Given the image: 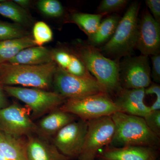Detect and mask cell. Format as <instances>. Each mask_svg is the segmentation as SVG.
<instances>
[{"instance_id":"obj_21","label":"cell","mask_w":160,"mask_h":160,"mask_svg":"<svg viewBox=\"0 0 160 160\" xmlns=\"http://www.w3.org/2000/svg\"><path fill=\"white\" fill-rule=\"evenodd\" d=\"M106 14L75 12L71 14L69 20L71 22L76 24L89 37L97 31L102 22V18Z\"/></svg>"},{"instance_id":"obj_33","label":"cell","mask_w":160,"mask_h":160,"mask_svg":"<svg viewBox=\"0 0 160 160\" xmlns=\"http://www.w3.org/2000/svg\"><path fill=\"white\" fill-rule=\"evenodd\" d=\"M13 2L23 9L29 6L31 2L29 0H14Z\"/></svg>"},{"instance_id":"obj_2","label":"cell","mask_w":160,"mask_h":160,"mask_svg":"<svg viewBox=\"0 0 160 160\" xmlns=\"http://www.w3.org/2000/svg\"><path fill=\"white\" fill-rule=\"evenodd\" d=\"M57 65L54 62L39 65H0V86H21L48 90Z\"/></svg>"},{"instance_id":"obj_9","label":"cell","mask_w":160,"mask_h":160,"mask_svg":"<svg viewBox=\"0 0 160 160\" xmlns=\"http://www.w3.org/2000/svg\"><path fill=\"white\" fill-rule=\"evenodd\" d=\"M88 124V121L75 120L55 134L52 142L60 152L70 159L78 158L84 145Z\"/></svg>"},{"instance_id":"obj_34","label":"cell","mask_w":160,"mask_h":160,"mask_svg":"<svg viewBox=\"0 0 160 160\" xmlns=\"http://www.w3.org/2000/svg\"><path fill=\"white\" fill-rule=\"evenodd\" d=\"M3 0H0V2H3Z\"/></svg>"},{"instance_id":"obj_22","label":"cell","mask_w":160,"mask_h":160,"mask_svg":"<svg viewBox=\"0 0 160 160\" xmlns=\"http://www.w3.org/2000/svg\"><path fill=\"white\" fill-rule=\"evenodd\" d=\"M0 15L20 25L27 24L29 21L26 10L14 2L3 1L0 2Z\"/></svg>"},{"instance_id":"obj_26","label":"cell","mask_w":160,"mask_h":160,"mask_svg":"<svg viewBox=\"0 0 160 160\" xmlns=\"http://www.w3.org/2000/svg\"><path fill=\"white\" fill-rule=\"evenodd\" d=\"M127 0H103L98 8L99 13H107L119 11L127 5Z\"/></svg>"},{"instance_id":"obj_6","label":"cell","mask_w":160,"mask_h":160,"mask_svg":"<svg viewBox=\"0 0 160 160\" xmlns=\"http://www.w3.org/2000/svg\"><path fill=\"white\" fill-rule=\"evenodd\" d=\"M2 87L6 93L28 106L31 112L32 118L40 117L59 109L66 100L55 91L21 86Z\"/></svg>"},{"instance_id":"obj_24","label":"cell","mask_w":160,"mask_h":160,"mask_svg":"<svg viewBox=\"0 0 160 160\" xmlns=\"http://www.w3.org/2000/svg\"><path fill=\"white\" fill-rule=\"evenodd\" d=\"M53 33L49 26L45 22H38L32 29V38L37 46H42L52 40Z\"/></svg>"},{"instance_id":"obj_20","label":"cell","mask_w":160,"mask_h":160,"mask_svg":"<svg viewBox=\"0 0 160 160\" xmlns=\"http://www.w3.org/2000/svg\"><path fill=\"white\" fill-rule=\"evenodd\" d=\"M121 19L118 15L113 14L103 20L96 32L89 37V44L96 47L107 43L114 34Z\"/></svg>"},{"instance_id":"obj_14","label":"cell","mask_w":160,"mask_h":160,"mask_svg":"<svg viewBox=\"0 0 160 160\" xmlns=\"http://www.w3.org/2000/svg\"><path fill=\"white\" fill-rule=\"evenodd\" d=\"M114 101L122 112L145 118L151 112L150 107L144 103L145 89H122Z\"/></svg>"},{"instance_id":"obj_29","label":"cell","mask_w":160,"mask_h":160,"mask_svg":"<svg viewBox=\"0 0 160 160\" xmlns=\"http://www.w3.org/2000/svg\"><path fill=\"white\" fill-rule=\"evenodd\" d=\"M146 95L154 94L156 97V100L150 106L151 111L160 110V86L158 84L150 85L145 89Z\"/></svg>"},{"instance_id":"obj_25","label":"cell","mask_w":160,"mask_h":160,"mask_svg":"<svg viewBox=\"0 0 160 160\" xmlns=\"http://www.w3.org/2000/svg\"><path fill=\"white\" fill-rule=\"evenodd\" d=\"M38 7L41 12L50 17H59L64 12L63 6L57 0H41L38 2Z\"/></svg>"},{"instance_id":"obj_32","label":"cell","mask_w":160,"mask_h":160,"mask_svg":"<svg viewBox=\"0 0 160 160\" xmlns=\"http://www.w3.org/2000/svg\"><path fill=\"white\" fill-rule=\"evenodd\" d=\"M8 106V100L2 86H0V110Z\"/></svg>"},{"instance_id":"obj_23","label":"cell","mask_w":160,"mask_h":160,"mask_svg":"<svg viewBox=\"0 0 160 160\" xmlns=\"http://www.w3.org/2000/svg\"><path fill=\"white\" fill-rule=\"evenodd\" d=\"M29 35L21 25L0 22V41L15 39Z\"/></svg>"},{"instance_id":"obj_30","label":"cell","mask_w":160,"mask_h":160,"mask_svg":"<svg viewBox=\"0 0 160 160\" xmlns=\"http://www.w3.org/2000/svg\"><path fill=\"white\" fill-rule=\"evenodd\" d=\"M151 77L157 83L160 82V55L151 56Z\"/></svg>"},{"instance_id":"obj_28","label":"cell","mask_w":160,"mask_h":160,"mask_svg":"<svg viewBox=\"0 0 160 160\" xmlns=\"http://www.w3.org/2000/svg\"><path fill=\"white\" fill-rule=\"evenodd\" d=\"M144 118L150 130L160 138V110L151 111Z\"/></svg>"},{"instance_id":"obj_12","label":"cell","mask_w":160,"mask_h":160,"mask_svg":"<svg viewBox=\"0 0 160 160\" xmlns=\"http://www.w3.org/2000/svg\"><path fill=\"white\" fill-rule=\"evenodd\" d=\"M135 49L147 57L160 54V23L154 19L147 9L138 22Z\"/></svg>"},{"instance_id":"obj_16","label":"cell","mask_w":160,"mask_h":160,"mask_svg":"<svg viewBox=\"0 0 160 160\" xmlns=\"http://www.w3.org/2000/svg\"><path fill=\"white\" fill-rule=\"evenodd\" d=\"M76 120L75 116L58 109L51 112L37 124L38 135L49 139L60 129Z\"/></svg>"},{"instance_id":"obj_15","label":"cell","mask_w":160,"mask_h":160,"mask_svg":"<svg viewBox=\"0 0 160 160\" xmlns=\"http://www.w3.org/2000/svg\"><path fill=\"white\" fill-rule=\"evenodd\" d=\"M49 139L37 134L28 137L26 152L28 160H69L60 152Z\"/></svg>"},{"instance_id":"obj_7","label":"cell","mask_w":160,"mask_h":160,"mask_svg":"<svg viewBox=\"0 0 160 160\" xmlns=\"http://www.w3.org/2000/svg\"><path fill=\"white\" fill-rule=\"evenodd\" d=\"M52 84L54 91L66 99L107 93L95 79L76 76L58 66L55 72Z\"/></svg>"},{"instance_id":"obj_19","label":"cell","mask_w":160,"mask_h":160,"mask_svg":"<svg viewBox=\"0 0 160 160\" xmlns=\"http://www.w3.org/2000/svg\"><path fill=\"white\" fill-rule=\"evenodd\" d=\"M35 46L32 37L29 35L20 38L0 41V65L8 62L23 49Z\"/></svg>"},{"instance_id":"obj_3","label":"cell","mask_w":160,"mask_h":160,"mask_svg":"<svg viewBox=\"0 0 160 160\" xmlns=\"http://www.w3.org/2000/svg\"><path fill=\"white\" fill-rule=\"evenodd\" d=\"M78 55L88 71L108 94L118 92L122 89L118 60L106 57L99 49L89 43L82 44Z\"/></svg>"},{"instance_id":"obj_13","label":"cell","mask_w":160,"mask_h":160,"mask_svg":"<svg viewBox=\"0 0 160 160\" xmlns=\"http://www.w3.org/2000/svg\"><path fill=\"white\" fill-rule=\"evenodd\" d=\"M157 149L141 146H128L116 148L106 147L98 153L100 160H156Z\"/></svg>"},{"instance_id":"obj_17","label":"cell","mask_w":160,"mask_h":160,"mask_svg":"<svg viewBox=\"0 0 160 160\" xmlns=\"http://www.w3.org/2000/svg\"><path fill=\"white\" fill-rule=\"evenodd\" d=\"M54 62L53 53L43 46H33L21 50L8 63L16 65H39Z\"/></svg>"},{"instance_id":"obj_27","label":"cell","mask_w":160,"mask_h":160,"mask_svg":"<svg viewBox=\"0 0 160 160\" xmlns=\"http://www.w3.org/2000/svg\"><path fill=\"white\" fill-rule=\"evenodd\" d=\"M53 53V60L58 67L66 70L71 64L74 54L64 50H58Z\"/></svg>"},{"instance_id":"obj_10","label":"cell","mask_w":160,"mask_h":160,"mask_svg":"<svg viewBox=\"0 0 160 160\" xmlns=\"http://www.w3.org/2000/svg\"><path fill=\"white\" fill-rule=\"evenodd\" d=\"M0 130L16 137L38 133L37 124L26 108L15 103L0 110Z\"/></svg>"},{"instance_id":"obj_4","label":"cell","mask_w":160,"mask_h":160,"mask_svg":"<svg viewBox=\"0 0 160 160\" xmlns=\"http://www.w3.org/2000/svg\"><path fill=\"white\" fill-rule=\"evenodd\" d=\"M140 4L133 2L121 19L114 34L110 40L100 48L104 55L118 60L129 56L135 48L137 35L138 16Z\"/></svg>"},{"instance_id":"obj_8","label":"cell","mask_w":160,"mask_h":160,"mask_svg":"<svg viewBox=\"0 0 160 160\" xmlns=\"http://www.w3.org/2000/svg\"><path fill=\"white\" fill-rule=\"evenodd\" d=\"M114 130L111 116L88 121L85 142L78 160H95L102 148L110 144Z\"/></svg>"},{"instance_id":"obj_11","label":"cell","mask_w":160,"mask_h":160,"mask_svg":"<svg viewBox=\"0 0 160 160\" xmlns=\"http://www.w3.org/2000/svg\"><path fill=\"white\" fill-rule=\"evenodd\" d=\"M151 67L148 57H125L120 63V79L129 89H146L151 85Z\"/></svg>"},{"instance_id":"obj_18","label":"cell","mask_w":160,"mask_h":160,"mask_svg":"<svg viewBox=\"0 0 160 160\" xmlns=\"http://www.w3.org/2000/svg\"><path fill=\"white\" fill-rule=\"evenodd\" d=\"M0 150L5 160H28L26 141L22 137H16L0 130Z\"/></svg>"},{"instance_id":"obj_31","label":"cell","mask_w":160,"mask_h":160,"mask_svg":"<svg viewBox=\"0 0 160 160\" xmlns=\"http://www.w3.org/2000/svg\"><path fill=\"white\" fill-rule=\"evenodd\" d=\"M146 5L148 6L150 13L156 21L160 23V0H146Z\"/></svg>"},{"instance_id":"obj_5","label":"cell","mask_w":160,"mask_h":160,"mask_svg":"<svg viewBox=\"0 0 160 160\" xmlns=\"http://www.w3.org/2000/svg\"><path fill=\"white\" fill-rule=\"evenodd\" d=\"M59 109L87 121L111 116L121 112L107 93L66 99Z\"/></svg>"},{"instance_id":"obj_1","label":"cell","mask_w":160,"mask_h":160,"mask_svg":"<svg viewBox=\"0 0 160 160\" xmlns=\"http://www.w3.org/2000/svg\"><path fill=\"white\" fill-rule=\"evenodd\" d=\"M114 122V135L110 147L119 148L141 146L157 149L160 138L150 130L144 118L118 112L111 116Z\"/></svg>"}]
</instances>
